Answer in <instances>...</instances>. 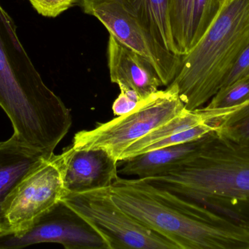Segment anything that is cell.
Returning <instances> with one entry per match:
<instances>
[{
	"label": "cell",
	"instance_id": "ac0fdd59",
	"mask_svg": "<svg viewBox=\"0 0 249 249\" xmlns=\"http://www.w3.org/2000/svg\"><path fill=\"white\" fill-rule=\"evenodd\" d=\"M248 100L249 76L219 89L203 108L207 111L228 109L242 105Z\"/></svg>",
	"mask_w": 249,
	"mask_h": 249
},
{
	"label": "cell",
	"instance_id": "e0dca14e",
	"mask_svg": "<svg viewBox=\"0 0 249 249\" xmlns=\"http://www.w3.org/2000/svg\"><path fill=\"white\" fill-rule=\"evenodd\" d=\"M195 0H168L171 33L180 56L190 51Z\"/></svg>",
	"mask_w": 249,
	"mask_h": 249
},
{
	"label": "cell",
	"instance_id": "8fae6325",
	"mask_svg": "<svg viewBox=\"0 0 249 249\" xmlns=\"http://www.w3.org/2000/svg\"><path fill=\"white\" fill-rule=\"evenodd\" d=\"M107 57L111 81L118 85L121 90L133 91L142 100H145L163 86L149 61L111 35Z\"/></svg>",
	"mask_w": 249,
	"mask_h": 249
},
{
	"label": "cell",
	"instance_id": "30bf717a",
	"mask_svg": "<svg viewBox=\"0 0 249 249\" xmlns=\"http://www.w3.org/2000/svg\"><path fill=\"white\" fill-rule=\"evenodd\" d=\"M67 193H81L110 187L119 178L118 162L102 149L63 151Z\"/></svg>",
	"mask_w": 249,
	"mask_h": 249
},
{
	"label": "cell",
	"instance_id": "4fadbf2b",
	"mask_svg": "<svg viewBox=\"0 0 249 249\" xmlns=\"http://www.w3.org/2000/svg\"><path fill=\"white\" fill-rule=\"evenodd\" d=\"M205 136L193 141L156 149L121 161L118 162V167L121 168L118 173L142 179L165 175L190 160L200 149Z\"/></svg>",
	"mask_w": 249,
	"mask_h": 249
},
{
	"label": "cell",
	"instance_id": "5b68a950",
	"mask_svg": "<svg viewBox=\"0 0 249 249\" xmlns=\"http://www.w3.org/2000/svg\"><path fill=\"white\" fill-rule=\"evenodd\" d=\"M186 108L178 89L170 84L142 102L134 110L94 129L74 134V149H102L118 162L134 142L182 114Z\"/></svg>",
	"mask_w": 249,
	"mask_h": 249
},
{
	"label": "cell",
	"instance_id": "277c9868",
	"mask_svg": "<svg viewBox=\"0 0 249 249\" xmlns=\"http://www.w3.org/2000/svg\"><path fill=\"white\" fill-rule=\"evenodd\" d=\"M249 43V0H225L199 42L181 56L175 85L184 106L195 111L207 103Z\"/></svg>",
	"mask_w": 249,
	"mask_h": 249
},
{
	"label": "cell",
	"instance_id": "44dd1931",
	"mask_svg": "<svg viewBox=\"0 0 249 249\" xmlns=\"http://www.w3.org/2000/svg\"><path fill=\"white\" fill-rule=\"evenodd\" d=\"M137 94L133 91L121 90V94L112 104L114 115L121 116L139 106L142 102Z\"/></svg>",
	"mask_w": 249,
	"mask_h": 249
},
{
	"label": "cell",
	"instance_id": "7402d4cb",
	"mask_svg": "<svg viewBox=\"0 0 249 249\" xmlns=\"http://www.w3.org/2000/svg\"><path fill=\"white\" fill-rule=\"evenodd\" d=\"M249 76V43L242 51L224 80L222 88ZM221 88V89H222Z\"/></svg>",
	"mask_w": 249,
	"mask_h": 249
},
{
	"label": "cell",
	"instance_id": "6da1fadb",
	"mask_svg": "<svg viewBox=\"0 0 249 249\" xmlns=\"http://www.w3.org/2000/svg\"><path fill=\"white\" fill-rule=\"evenodd\" d=\"M101 191L177 249H249V232L203 205L142 178H118Z\"/></svg>",
	"mask_w": 249,
	"mask_h": 249
},
{
	"label": "cell",
	"instance_id": "8992f818",
	"mask_svg": "<svg viewBox=\"0 0 249 249\" xmlns=\"http://www.w3.org/2000/svg\"><path fill=\"white\" fill-rule=\"evenodd\" d=\"M62 201L103 238L109 249H177L115 206L100 190L67 193Z\"/></svg>",
	"mask_w": 249,
	"mask_h": 249
},
{
	"label": "cell",
	"instance_id": "ba28073f",
	"mask_svg": "<svg viewBox=\"0 0 249 249\" xmlns=\"http://www.w3.org/2000/svg\"><path fill=\"white\" fill-rule=\"evenodd\" d=\"M78 6L86 14L96 18L109 35L149 61L163 86L171 84L179 69L181 56L164 48L135 16L118 3L97 1L82 3Z\"/></svg>",
	"mask_w": 249,
	"mask_h": 249
},
{
	"label": "cell",
	"instance_id": "7a4b0ae2",
	"mask_svg": "<svg viewBox=\"0 0 249 249\" xmlns=\"http://www.w3.org/2000/svg\"><path fill=\"white\" fill-rule=\"evenodd\" d=\"M0 107L11 121L13 135L47 156L53 154L72 124L71 112L44 83L1 2Z\"/></svg>",
	"mask_w": 249,
	"mask_h": 249
},
{
	"label": "cell",
	"instance_id": "5bb4252c",
	"mask_svg": "<svg viewBox=\"0 0 249 249\" xmlns=\"http://www.w3.org/2000/svg\"><path fill=\"white\" fill-rule=\"evenodd\" d=\"M97 1L118 3L135 16L164 48L179 55L170 26L168 0H76L75 3L79 5Z\"/></svg>",
	"mask_w": 249,
	"mask_h": 249
},
{
	"label": "cell",
	"instance_id": "2e32d148",
	"mask_svg": "<svg viewBox=\"0 0 249 249\" xmlns=\"http://www.w3.org/2000/svg\"><path fill=\"white\" fill-rule=\"evenodd\" d=\"M198 109L206 123L212 126L216 133L235 141L249 144V100L228 109Z\"/></svg>",
	"mask_w": 249,
	"mask_h": 249
},
{
	"label": "cell",
	"instance_id": "7c38bea8",
	"mask_svg": "<svg viewBox=\"0 0 249 249\" xmlns=\"http://www.w3.org/2000/svg\"><path fill=\"white\" fill-rule=\"evenodd\" d=\"M48 157L13 134L8 140L0 142V232H4V202L22 180Z\"/></svg>",
	"mask_w": 249,
	"mask_h": 249
},
{
	"label": "cell",
	"instance_id": "3957f363",
	"mask_svg": "<svg viewBox=\"0 0 249 249\" xmlns=\"http://www.w3.org/2000/svg\"><path fill=\"white\" fill-rule=\"evenodd\" d=\"M144 180L203 205L249 232V144L211 132L184 165Z\"/></svg>",
	"mask_w": 249,
	"mask_h": 249
},
{
	"label": "cell",
	"instance_id": "9a60e30c",
	"mask_svg": "<svg viewBox=\"0 0 249 249\" xmlns=\"http://www.w3.org/2000/svg\"><path fill=\"white\" fill-rule=\"evenodd\" d=\"M206 123L203 114L198 109L189 111L186 109L182 114L170 120L160 127L155 129L149 134L136 140L123 153L121 161L130 159L139 155L153 151L155 146L165 139L196 126Z\"/></svg>",
	"mask_w": 249,
	"mask_h": 249
},
{
	"label": "cell",
	"instance_id": "d6986e66",
	"mask_svg": "<svg viewBox=\"0 0 249 249\" xmlns=\"http://www.w3.org/2000/svg\"><path fill=\"white\" fill-rule=\"evenodd\" d=\"M224 1L225 0H195L190 51L209 29L220 10Z\"/></svg>",
	"mask_w": 249,
	"mask_h": 249
},
{
	"label": "cell",
	"instance_id": "52a82bcc",
	"mask_svg": "<svg viewBox=\"0 0 249 249\" xmlns=\"http://www.w3.org/2000/svg\"><path fill=\"white\" fill-rule=\"evenodd\" d=\"M66 194L64 154L53 153L28 174L4 202V232L27 229L35 219L61 202Z\"/></svg>",
	"mask_w": 249,
	"mask_h": 249
},
{
	"label": "cell",
	"instance_id": "9c48e42d",
	"mask_svg": "<svg viewBox=\"0 0 249 249\" xmlns=\"http://www.w3.org/2000/svg\"><path fill=\"white\" fill-rule=\"evenodd\" d=\"M46 243L61 244L67 249H109L103 238L62 200L25 230L0 232V249H20Z\"/></svg>",
	"mask_w": 249,
	"mask_h": 249
},
{
	"label": "cell",
	"instance_id": "ffe728a7",
	"mask_svg": "<svg viewBox=\"0 0 249 249\" xmlns=\"http://www.w3.org/2000/svg\"><path fill=\"white\" fill-rule=\"evenodd\" d=\"M39 14L55 18L75 4L76 0H29Z\"/></svg>",
	"mask_w": 249,
	"mask_h": 249
}]
</instances>
